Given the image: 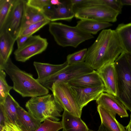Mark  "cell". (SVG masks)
<instances>
[{
	"instance_id": "obj_11",
	"label": "cell",
	"mask_w": 131,
	"mask_h": 131,
	"mask_svg": "<svg viewBox=\"0 0 131 131\" xmlns=\"http://www.w3.org/2000/svg\"><path fill=\"white\" fill-rule=\"evenodd\" d=\"M43 12L51 22L60 20H70L74 17L71 0H61V3L58 5L51 4Z\"/></svg>"
},
{
	"instance_id": "obj_19",
	"label": "cell",
	"mask_w": 131,
	"mask_h": 131,
	"mask_svg": "<svg viewBox=\"0 0 131 131\" xmlns=\"http://www.w3.org/2000/svg\"><path fill=\"white\" fill-rule=\"evenodd\" d=\"M16 41L6 30L0 31V65L6 62L10 58Z\"/></svg>"
},
{
	"instance_id": "obj_7",
	"label": "cell",
	"mask_w": 131,
	"mask_h": 131,
	"mask_svg": "<svg viewBox=\"0 0 131 131\" xmlns=\"http://www.w3.org/2000/svg\"><path fill=\"white\" fill-rule=\"evenodd\" d=\"M67 82L58 81L54 83L51 90L56 102L64 110L81 117L82 110L79 107Z\"/></svg>"
},
{
	"instance_id": "obj_25",
	"label": "cell",
	"mask_w": 131,
	"mask_h": 131,
	"mask_svg": "<svg viewBox=\"0 0 131 131\" xmlns=\"http://www.w3.org/2000/svg\"><path fill=\"white\" fill-rule=\"evenodd\" d=\"M14 0H0V30L4 26Z\"/></svg>"
},
{
	"instance_id": "obj_18",
	"label": "cell",
	"mask_w": 131,
	"mask_h": 131,
	"mask_svg": "<svg viewBox=\"0 0 131 131\" xmlns=\"http://www.w3.org/2000/svg\"><path fill=\"white\" fill-rule=\"evenodd\" d=\"M61 121L63 131H88L89 129L81 119L64 110Z\"/></svg>"
},
{
	"instance_id": "obj_6",
	"label": "cell",
	"mask_w": 131,
	"mask_h": 131,
	"mask_svg": "<svg viewBox=\"0 0 131 131\" xmlns=\"http://www.w3.org/2000/svg\"><path fill=\"white\" fill-rule=\"evenodd\" d=\"M117 86V97L127 110L131 112V69L125 52H123L114 62Z\"/></svg>"
},
{
	"instance_id": "obj_26",
	"label": "cell",
	"mask_w": 131,
	"mask_h": 131,
	"mask_svg": "<svg viewBox=\"0 0 131 131\" xmlns=\"http://www.w3.org/2000/svg\"><path fill=\"white\" fill-rule=\"evenodd\" d=\"M3 70L0 69V104L3 103L13 86L9 85L6 80V74Z\"/></svg>"
},
{
	"instance_id": "obj_13",
	"label": "cell",
	"mask_w": 131,
	"mask_h": 131,
	"mask_svg": "<svg viewBox=\"0 0 131 131\" xmlns=\"http://www.w3.org/2000/svg\"><path fill=\"white\" fill-rule=\"evenodd\" d=\"M96 71L103 83L105 92L117 97V77L114 62L107 63Z\"/></svg>"
},
{
	"instance_id": "obj_10",
	"label": "cell",
	"mask_w": 131,
	"mask_h": 131,
	"mask_svg": "<svg viewBox=\"0 0 131 131\" xmlns=\"http://www.w3.org/2000/svg\"><path fill=\"white\" fill-rule=\"evenodd\" d=\"M26 2L25 0H14L5 24L0 30H6L16 40L21 31Z\"/></svg>"
},
{
	"instance_id": "obj_14",
	"label": "cell",
	"mask_w": 131,
	"mask_h": 131,
	"mask_svg": "<svg viewBox=\"0 0 131 131\" xmlns=\"http://www.w3.org/2000/svg\"><path fill=\"white\" fill-rule=\"evenodd\" d=\"M96 101L98 105L103 106L121 118L128 116L126 107L117 97L104 92L101 94Z\"/></svg>"
},
{
	"instance_id": "obj_32",
	"label": "cell",
	"mask_w": 131,
	"mask_h": 131,
	"mask_svg": "<svg viewBox=\"0 0 131 131\" xmlns=\"http://www.w3.org/2000/svg\"><path fill=\"white\" fill-rule=\"evenodd\" d=\"M0 131H23L22 128L16 124L5 122V125Z\"/></svg>"
},
{
	"instance_id": "obj_23",
	"label": "cell",
	"mask_w": 131,
	"mask_h": 131,
	"mask_svg": "<svg viewBox=\"0 0 131 131\" xmlns=\"http://www.w3.org/2000/svg\"><path fill=\"white\" fill-rule=\"evenodd\" d=\"M112 25L108 22L82 19L77 22L76 26L82 31L93 35L96 34L99 31L105 29Z\"/></svg>"
},
{
	"instance_id": "obj_33",
	"label": "cell",
	"mask_w": 131,
	"mask_h": 131,
	"mask_svg": "<svg viewBox=\"0 0 131 131\" xmlns=\"http://www.w3.org/2000/svg\"><path fill=\"white\" fill-rule=\"evenodd\" d=\"M32 36L27 35L19 36L16 40L17 42V48H20Z\"/></svg>"
},
{
	"instance_id": "obj_38",
	"label": "cell",
	"mask_w": 131,
	"mask_h": 131,
	"mask_svg": "<svg viewBox=\"0 0 131 131\" xmlns=\"http://www.w3.org/2000/svg\"><path fill=\"white\" fill-rule=\"evenodd\" d=\"M62 131H63L62 130ZM88 131H95V130H92L89 129V130Z\"/></svg>"
},
{
	"instance_id": "obj_3",
	"label": "cell",
	"mask_w": 131,
	"mask_h": 131,
	"mask_svg": "<svg viewBox=\"0 0 131 131\" xmlns=\"http://www.w3.org/2000/svg\"><path fill=\"white\" fill-rule=\"evenodd\" d=\"M74 17L80 19L114 23L119 14L108 6L103 0H81L73 5Z\"/></svg>"
},
{
	"instance_id": "obj_34",
	"label": "cell",
	"mask_w": 131,
	"mask_h": 131,
	"mask_svg": "<svg viewBox=\"0 0 131 131\" xmlns=\"http://www.w3.org/2000/svg\"><path fill=\"white\" fill-rule=\"evenodd\" d=\"M125 53L128 63L131 69V53Z\"/></svg>"
},
{
	"instance_id": "obj_22",
	"label": "cell",
	"mask_w": 131,
	"mask_h": 131,
	"mask_svg": "<svg viewBox=\"0 0 131 131\" xmlns=\"http://www.w3.org/2000/svg\"><path fill=\"white\" fill-rule=\"evenodd\" d=\"M115 30L124 52L131 53V23L119 24Z\"/></svg>"
},
{
	"instance_id": "obj_24",
	"label": "cell",
	"mask_w": 131,
	"mask_h": 131,
	"mask_svg": "<svg viewBox=\"0 0 131 131\" xmlns=\"http://www.w3.org/2000/svg\"><path fill=\"white\" fill-rule=\"evenodd\" d=\"M46 19H48L42 12L28 5L26 3L21 31L29 26Z\"/></svg>"
},
{
	"instance_id": "obj_37",
	"label": "cell",
	"mask_w": 131,
	"mask_h": 131,
	"mask_svg": "<svg viewBox=\"0 0 131 131\" xmlns=\"http://www.w3.org/2000/svg\"><path fill=\"white\" fill-rule=\"evenodd\" d=\"M126 131H131V120H130L128 125L126 127Z\"/></svg>"
},
{
	"instance_id": "obj_29",
	"label": "cell",
	"mask_w": 131,
	"mask_h": 131,
	"mask_svg": "<svg viewBox=\"0 0 131 131\" xmlns=\"http://www.w3.org/2000/svg\"><path fill=\"white\" fill-rule=\"evenodd\" d=\"M50 21L46 19L32 24L23 29L20 32L19 36L33 35L46 25L49 24Z\"/></svg>"
},
{
	"instance_id": "obj_2",
	"label": "cell",
	"mask_w": 131,
	"mask_h": 131,
	"mask_svg": "<svg viewBox=\"0 0 131 131\" xmlns=\"http://www.w3.org/2000/svg\"><path fill=\"white\" fill-rule=\"evenodd\" d=\"M13 83V89L23 97L39 96L48 94L47 89L35 79L31 74L20 69L9 58L0 65Z\"/></svg>"
},
{
	"instance_id": "obj_39",
	"label": "cell",
	"mask_w": 131,
	"mask_h": 131,
	"mask_svg": "<svg viewBox=\"0 0 131 131\" xmlns=\"http://www.w3.org/2000/svg\"><path fill=\"white\" fill-rule=\"evenodd\" d=\"M130 120H131V115H130Z\"/></svg>"
},
{
	"instance_id": "obj_4",
	"label": "cell",
	"mask_w": 131,
	"mask_h": 131,
	"mask_svg": "<svg viewBox=\"0 0 131 131\" xmlns=\"http://www.w3.org/2000/svg\"><path fill=\"white\" fill-rule=\"evenodd\" d=\"M25 106L28 112L41 123L47 119L58 122L64 110L52 94L31 97Z\"/></svg>"
},
{
	"instance_id": "obj_9",
	"label": "cell",
	"mask_w": 131,
	"mask_h": 131,
	"mask_svg": "<svg viewBox=\"0 0 131 131\" xmlns=\"http://www.w3.org/2000/svg\"><path fill=\"white\" fill-rule=\"evenodd\" d=\"M48 45L46 38L39 35H32L22 46L17 48L14 52L15 59L18 61L25 62L44 51Z\"/></svg>"
},
{
	"instance_id": "obj_15",
	"label": "cell",
	"mask_w": 131,
	"mask_h": 131,
	"mask_svg": "<svg viewBox=\"0 0 131 131\" xmlns=\"http://www.w3.org/2000/svg\"><path fill=\"white\" fill-rule=\"evenodd\" d=\"M72 86L76 88L94 87L104 86L96 71L80 75L67 82Z\"/></svg>"
},
{
	"instance_id": "obj_8",
	"label": "cell",
	"mask_w": 131,
	"mask_h": 131,
	"mask_svg": "<svg viewBox=\"0 0 131 131\" xmlns=\"http://www.w3.org/2000/svg\"><path fill=\"white\" fill-rule=\"evenodd\" d=\"M94 70L84 62L68 65L53 75L42 80L37 81L45 88L51 90L53 84L56 82L62 81L68 82L80 75L91 72Z\"/></svg>"
},
{
	"instance_id": "obj_21",
	"label": "cell",
	"mask_w": 131,
	"mask_h": 131,
	"mask_svg": "<svg viewBox=\"0 0 131 131\" xmlns=\"http://www.w3.org/2000/svg\"><path fill=\"white\" fill-rule=\"evenodd\" d=\"M21 128L28 131H35L40 126L41 122L35 118L28 111L19 105L17 110Z\"/></svg>"
},
{
	"instance_id": "obj_36",
	"label": "cell",
	"mask_w": 131,
	"mask_h": 131,
	"mask_svg": "<svg viewBox=\"0 0 131 131\" xmlns=\"http://www.w3.org/2000/svg\"><path fill=\"white\" fill-rule=\"evenodd\" d=\"M98 131H109L102 123L99 127Z\"/></svg>"
},
{
	"instance_id": "obj_12",
	"label": "cell",
	"mask_w": 131,
	"mask_h": 131,
	"mask_svg": "<svg viewBox=\"0 0 131 131\" xmlns=\"http://www.w3.org/2000/svg\"><path fill=\"white\" fill-rule=\"evenodd\" d=\"M70 86L72 94L81 110L90 102L96 100L102 93L105 92L104 86L84 88Z\"/></svg>"
},
{
	"instance_id": "obj_35",
	"label": "cell",
	"mask_w": 131,
	"mask_h": 131,
	"mask_svg": "<svg viewBox=\"0 0 131 131\" xmlns=\"http://www.w3.org/2000/svg\"><path fill=\"white\" fill-rule=\"evenodd\" d=\"M121 2L123 5H131V0H121Z\"/></svg>"
},
{
	"instance_id": "obj_1",
	"label": "cell",
	"mask_w": 131,
	"mask_h": 131,
	"mask_svg": "<svg viewBox=\"0 0 131 131\" xmlns=\"http://www.w3.org/2000/svg\"><path fill=\"white\" fill-rule=\"evenodd\" d=\"M124 52L115 30L105 29L102 30L87 49L84 62L93 69L97 70L107 63L114 62Z\"/></svg>"
},
{
	"instance_id": "obj_30",
	"label": "cell",
	"mask_w": 131,
	"mask_h": 131,
	"mask_svg": "<svg viewBox=\"0 0 131 131\" xmlns=\"http://www.w3.org/2000/svg\"><path fill=\"white\" fill-rule=\"evenodd\" d=\"M26 4L28 5L43 12L46 7L51 5L50 0H28Z\"/></svg>"
},
{
	"instance_id": "obj_16",
	"label": "cell",
	"mask_w": 131,
	"mask_h": 131,
	"mask_svg": "<svg viewBox=\"0 0 131 131\" xmlns=\"http://www.w3.org/2000/svg\"><path fill=\"white\" fill-rule=\"evenodd\" d=\"M19 105L9 93L4 102L0 104V109L4 116L6 122L13 123L21 127L17 112Z\"/></svg>"
},
{
	"instance_id": "obj_27",
	"label": "cell",
	"mask_w": 131,
	"mask_h": 131,
	"mask_svg": "<svg viewBox=\"0 0 131 131\" xmlns=\"http://www.w3.org/2000/svg\"><path fill=\"white\" fill-rule=\"evenodd\" d=\"M87 49L84 48L68 54L67 57L66 61L68 65L82 63L84 62Z\"/></svg>"
},
{
	"instance_id": "obj_5",
	"label": "cell",
	"mask_w": 131,
	"mask_h": 131,
	"mask_svg": "<svg viewBox=\"0 0 131 131\" xmlns=\"http://www.w3.org/2000/svg\"><path fill=\"white\" fill-rule=\"evenodd\" d=\"M49 30L57 43L63 47L76 48L82 42L94 37L93 35L82 31L76 26H71L59 22H50Z\"/></svg>"
},
{
	"instance_id": "obj_31",
	"label": "cell",
	"mask_w": 131,
	"mask_h": 131,
	"mask_svg": "<svg viewBox=\"0 0 131 131\" xmlns=\"http://www.w3.org/2000/svg\"><path fill=\"white\" fill-rule=\"evenodd\" d=\"M106 4L116 11L121 14L123 7L121 0H103Z\"/></svg>"
},
{
	"instance_id": "obj_28",
	"label": "cell",
	"mask_w": 131,
	"mask_h": 131,
	"mask_svg": "<svg viewBox=\"0 0 131 131\" xmlns=\"http://www.w3.org/2000/svg\"><path fill=\"white\" fill-rule=\"evenodd\" d=\"M62 129V126L61 121H54L47 119L41 123L39 128L35 131H58ZM22 129L23 131H28Z\"/></svg>"
},
{
	"instance_id": "obj_20",
	"label": "cell",
	"mask_w": 131,
	"mask_h": 131,
	"mask_svg": "<svg viewBox=\"0 0 131 131\" xmlns=\"http://www.w3.org/2000/svg\"><path fill=\"white\" fill-rule=\"evenodd\" d=\"M33 65L37 73V81L42 80L59 72L68 65L66 61L63 63L54 64L34 61Z\"/></svg>"
},
{
	"instance_id": "obj_17",
	"label": "cell",
	"mask_w": 131,
	"mask_h": 131,
	"mask_svg": "<svg viewBox=\"0 0 131 131\" xmlns=\"http://www.w3.org/2000/svg\"><path fill=\"white\" fill-rule=\"evenodd\" d=\"M97 109L101 123L109 131H126L125 127L116 119V114L100 105H98Z\"/></svg>"
}]
</instances>
